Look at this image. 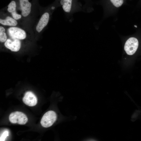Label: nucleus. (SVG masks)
<instances>
[{
	"label": "nucleus",
	"mask_w": 141,
	"mask_h": 141,
	"mask_svg": "<svg viewBox=\"0 0 141 141\" xmlns=\"http://www.w3.org/2000/svg\"><path fill=\"white\" fill-rule=\"evenodd\" d=\"M78 0H59L58 2L66 15L68 17L72 16L75 13L85 10V6L83 7Z\"/></svg>",
	"instance_id": "obj_1"
},
{
	"label": "nucleus",
	"mask_w": 141,
	"mask_h": 141,
	"mask_svg": "<svg viewBox=\"0 0 141 141\" xmlns=\"http://www.w3.org/2000/svg\"><path fill=\"white\" fill-rule=\"evenodd\" d=\"M56 5L52 6L48 11L45 12L42 15L36 27L38 33L41 32L48 25L49 21L50 14L56 8Z\"/></svg>",
	"instance_id": "obj_2"
},
{
	"label": "nucleus",
	"mask_w": 141,
	"mask_h": 141,
	"mask_svg": "<svg viewBox=\"0 0 141 141\" xmlns=\"http://www.w3.org/2000/svg\"><path fill=\"white\" fill-rule=\"evenodd\" d=\"M57 115L56 113L52 110H50L46 113L43 116L40 124L44 127H49L53 125L56 121Z\"/></svg>",
	"instance_id": "obj_3"
},
{
	"label": "nucleus",
	"mask_w": 141,
	"mask_h": 141,
	"mask_svg": "<svg viewBox=\"0 0 141 141\" xmlns=\"http://www.w3.org/2000/svg\"><path fill=\"white\" fill-rule=\"evenodd\" d=\"M139 45L138 40L136 38L131 37L126 42L124 50L127 54L130 55L133 54L137 50Z\"/></svg>",
	"instance_id": "obj_4"
},
{
	"label": "nucleus",
	"mask_w": 141,
	"mask_h": 141,
	"mask_svg": "<svg viewBox=\"0 0 141 141\" xmlns=\"http://www.w3.org/2000/svg\"><path fill=\"white\" fill-rule=\"evenodd\" d=\"M7 31L11 38L23 40L26 37V33L25 31L17 27H11L8 29Z\"/></svg>",
	"instance_id": "obj_5"
},
{
	"label": "nucleus",
	"mask_w": 141,
	"mask_h": 141,
	"mask_svg": "<svg viewBox=\"0 0 141 141\" xmlns=\"http://www.w3.org/2000/svg\"><path fill=\"white\" fill-rule=\"evenodd\" d=\"M4 45L11 51L17 52L21 48V43L19 39L11 38L7 39L4 43Z\"/></svg>",
	"instance_id": "obj_6"
},
{
	"label": "nucleus",
	"mask_w": 141,
	"mask_h": 141,
	"mask_svg": "<svg viewBox=\"0 0 141 141\" xmlns=\"http://www.w3.org/2000/svg\"><path fill=\"white\" fill-rule=\"evenodd\" d=\"M21 14L24 17H26L30 14L31 10V4L28 0H19Z\"/></svg>",
	"instance_id": "obj_7"
},
{
	"label": "nucleus",
	"mask_w": 141,
	"mask_h": 141,
	"mask_svg": "<svg viewBox=\"0 0 141 141\" xmlns=\"http://www.w3.org/2000/svg\"><path fill=\"white\" fill-rule=\"evenodd\" d=\"M0 23L3 26H9L11 27L15 26L18 24L16 20L10 16H7L5 19L0 18Z\"/></svg>",
	"instance_id": "obj_8"
},
{
	"label": "nucleus",
	"mask_w": 141,
	"mask_h": 141,
	"mask_svg": "<svg viewBox=\"0 0 141 141\" xmlns=\"http://www.w3.org/2000/svg\"><path fill=\"white\" fill-rule=\"evenodd\" d=\"M5 28L2 26H0V41L1 42H5L7 39V37L5 32Z\"/></svg>",
	"instance_id": "obj_9"
},
{
	"label": "nucleus",
	"mask_w": 141,
	"mask_h": 141,
	"mask_svg": "<svg viewBox=\"0 0 141 141\" xmlns=\"http://www.w3.org/2000/svg\"><path fill=\"white\" fill-rule=\"evenodd\" d=\"M16 4L14 1H11L8 6L7 10L11 14L16 12Z\"/></svg>",
	"instance_id": "obj_10"
},
{
	"label": "nucleus",
	"mask_w": 141,
	"mask_h": 141,
	"mask_svg": "<svg viewBox=\"0 0 141 141\" xmlns=\"http://www.w3.org/2000/svg\"><path fill=\"white\" fill-rule=\"evenodd\" d=\"M113 5L116 7L121 6L124 2L123 0H110Z\"/></svg>",
	"instance_id": "obj_11"
},
{
	"label": "nucleus",
	"mask_w": 141,
	"mask_h": 141,
	"mask_svg": "<svg viewBox=\"0 0 141 141\" xmlns=\"http://www.w3.org/2000/svg\"><path fill=\"white\" fill-rule=\"evenodd\" d=\"M13 17L16 20L20 19L22 17L21 15L19 14L17 12H15L11 14Z\"/></svg>",
	"instance_id": "obj_12"
},
{
	"label": "nucleus",
	"mask_w": 141,
	"mask_h": 141,
	"mask_svg": "<svg viewBox=\"0 0 141 141\" xmlns=\"http://www.w3.org/2000/svg\"><path fill=\"white\" fill-rule=\"evenodd\" d=\"M8 132L7 131H4L0 137V141H4L6 137L8 136Z\"/></svg>",
	"instance_id": "obj_13"
},
{
	"label": "nucleus",
	"mask_w": 141,
	"mask_h": 141,
	"mask_svg": "<svg viewBox=\"0 0 141 141\" xmlns=\"http://www.w3.org/2000/svg\"><path fill=\"white\" fill-rule=\"evenodd\" d=\"M84 0V1H85L86 2H87V0Z\"/></svg>",
	"instance_id": "obj_14"
}]
</instances>
